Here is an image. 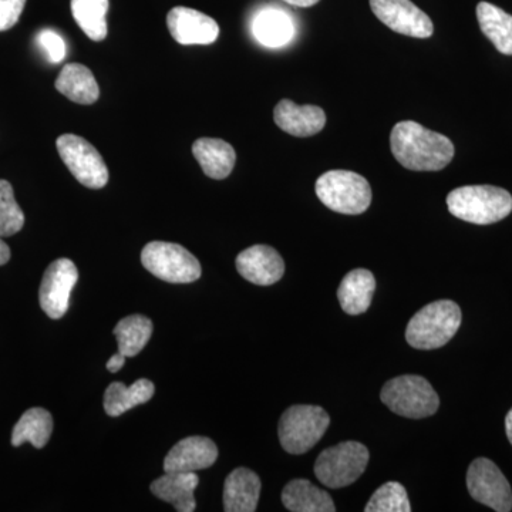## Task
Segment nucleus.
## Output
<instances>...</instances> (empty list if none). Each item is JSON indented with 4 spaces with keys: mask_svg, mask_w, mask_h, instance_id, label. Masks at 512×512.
I'll return each mask as SVG.
<instances>
[{
    "mask_svg": "<svg viewBox=\"0 0 512 512\" xmlns=\"http://www.w3.org/2000/svg\"><path fill=\"white\" fill-rule=\"evenodd\" d=\"M376 18L400 35L429 39L434 25L429 16L410 0H370Z\"/></svg>",
    "mask_w": 512,
    "mask_h": 512,
    "instance_id": "12",
    "label": "nucleus"
},
{
    "mask_svg": "<svg viewBox=\"0 0 512 512\" xmlns=\"http://www.w3.org/2000/svg\"><path fill=\"white\" fill-rule=\"evenodd\" d=\"M37 40H39V45L45 50L50 62L60 63L66 57V43H64L60 35H57L55 30H42L39 36H37Z\"/></svg>",
    "mask_w": 512,
    "mask_h": 512,
    "instance_id": "31",
    "label": "nucleus"
},
{
    "mask_svg": "<svg viewBox=\"0 0 512 512\" xmlns=\"http://www.w3.org/2000/svg\"><path fill=\"white\" fill-rule=\"evenodd\" d=\"M376 291V279L367 269H355L342 279L338 298L348 315H360L370 308Z\"/></svg>",
    "mask_w": 512,
    "mask_h": 512,
    "instance_id": "20",
    "label": "nucleus"
},
{
    "mask_svg": "<svg viewBox=\"0 0 512 512\" xmlns=\"http://www.w3.org/2000/svg\"><path fill=\"white\" fill-rule=\"evenodd\" d=\"M252 32L261 45L281 47L292 39L295 28L286 13L278 9H266L254 19Z\"/></svg>",
    "mask_w": 512,
    "mask_h": 512,
    "instance_id": "25",
    "label": "nucleus"
},
{
    "mask_svg": "<svg viewBox=\"0 0 512 512\" xmlns=\"http://www.w3.org/2000/svg\"><path fill=\"white\" fill-rule=\"evenodd\" d=\"M154 392L156 387L147 379L137 380L131 386H124L120 382L111 383L104 393V410L111 417H119L140 404L150 402Z\"/></svg>",
    "mask_w": 512,
    "mask_h": 512,
    "instance_id": "24",
    "label": "nucleus"
},
{
    "mask_svg": "<svg viewBox=\"0 0 512 512\" xmlns=\"http://www.w3.org/2000/svg\"><path fill=\"white\" fill-rule=\"evenodd\" d=\"M52 431V414L42 407H33L20 417L13 429L12 444L19 447L23 443H30L33 447L43 448L52 436Z\"/></svg>",
    "mask_w": 512,
    "mask_h": 512,
    "instance_id": "26",
    "label": "nucleus"
},
{
    "mask_svg": "<svg viewBox=\"0 0 512 512\" xmlns=\"http://www.w3.org/2000/svg\"><path fill=\"white\" fill-rule=\"evenodd\" d=\"M55 87L74 103L93 104L100 96L99 84L93 73L79 63L66 64L56 79Z\"/></svg>",
    "mask_w": 512,
    "mask_h": 512,
    "instance_id": "21",
    "label": "nucleus"
},
{
    "mask_svg": "<svg viewBox=\"0 0 512 512\" xmlns=\"http://www.w3.org/2000/svg\"><path fill=\"white\" fill-rule=\"evenodd\" d=\"M218 448L208 437L192 436L171 448L164 460L165 473H195L214 466Z\"/></svg>",
    "mask_w": 512,
    "mask_h": 512,
    "instance_id": "15",
    "label": "nucleus"
},
{
    "mask_svg": "<svg viewBox=\"0 0 512 512\" xmlns=\"http://www.w3.org/2000/svg\"><path fill=\"white\" fill-rule=\"evenodd\" d=\"M366 512H410L409 495L406 488L396 481L383 484L377 488L365 507Z\"/></svg>",
    "mask_w": 512,
    "mask_h": 512,
    "instance_id": "29",
    "label": "nucleus"
},
{
    "mask_svg": "<svg viewBox=\"0 0 512 512\" xmlns=\"http://www.w3.org/2000/svg\"><path fill=\"white\" fill-rule=\"evenodd\" d=\"M467 488L477 503L498 512L512 510V490L500 468L488 458H477L468 467Z\"/></svg>",
    "mask_w": 512,
    "mask_h": 512,
    "instance_id": "10",
    "label": "nucleus"
},
{
    "mask_svg": "<svg viewBox=\"0 0 512 512\" xmlns=\"http://www.w3.org/2000/svg\"><path fill=\"white\" fill-rule=\"evenodd\" d=\"M56 146L64 165L80 184L92 190L106 187L109 168L89 141L74 134H63L57 138Z\"/></svg>",
    "mask_w": 512,
    "mask_h": 512,
    "instance_id": "9",
    "label": "nucleus"
},
{
    "mask_svg": "<svg viewBox=\"0 0 512 512\" xmlns=\"http://www.w3.org/2000/svg\"><path fill=\"white\" fill-rule=\"evenodd\" d=\"M448 211L470 224L490 225L512 212V195L494 185H466L447 195Z\"/></svg>",
    "mask_w": 512,
    "mask_h": 512,
    "instance_id": "2",
    "label": "nucleus"
},
{
    "mask_svg": "<svg viewBox=\"0 0 512 512\" xmlns=\"http://www.w3.org/2000/svg\"><path fill=\"white\" fill-rule=\"evenodd\" d=\"M505 431H507V437L512 446V409L508 412L507 417H505Z\"/></svg>",
    "mask_w": 512,
    "mask_h": 512,
    "instance_id": "36",
    "label": "nucleus"
},
{
    "mask_svg": "<svg viewBox=\"0 0 512 512\" xmlns=\"http://www.w3.org/2000/svg\"><path fill=\"white\" fill-rule=\"evenodd\" d=\"M315 190L320 202L339 214H363L372 204L369 181L353 171H328L320 175Z\"/></svg>",
    "mask_w": 512,
    "mask_h": 512,
    "instance_id": "4",
    "label": "nucleus"
},
{
    "mask_svg": "<svg viewBox=\"0 0 512 512\" xmlns=\"http://www.w3.org/2000/svg\"><path fill=\"white\" fill-rule=\"evenodd\" d=\"M167 26L175 42L185 46L211 45L220 35V26L214 19L184 6L168 12Z\"/></svg>",
    "mask_w": 512,
    "mask_h": 512,
    "instance_id": "13",
    "label": "nucleus"
},
{
    "mask_svg": "<svg viewBox=\"0 0 512 512\" xmlns=\"http://www.w3.org/2000/svg\"><path fill=\"white\" fill-rule=\"evenodd\" d=\"M329 424V414L322 407L296 404L282 414L279 441L289 454L306 453L319 443Z\"/></svg>",
    "mask_w": 512,
    "mask_h": 512,
    "instance_id": "6",
    "label": "nucleus"
},
{
    "mask_svg": "<svg viewBox=\"0 0 512 512\" xmlns=\"http://www.w3.org/2000/svg\"><path fill=\"white\" fill-rule=\"evenodd\" d=\"M79 281V271L73 261L60 258L52 262L40 285V306L52 319L63 318L70 305V295Z\"/></svg>",
    "mask_w": 512,
    "mask_h": 512,
    "instance_id": "11",
    "label": "nucleus"
},
{
    "mask_svg": "<svg viewBox=\"0 0 512 512\" xmlns=\"http://www.w3.org/2000/svg\"><path fill=\"white\" fill-rule=\"evenodd\" d=\"M284 2L292 6H298V8H311V6L319 3L320 0H284Z\"/></svg>",
    "mask_w": 512,
    "mask_h": 512,
    "instance_id": "35",
    "label": "nucleus"
},
{
    "mask_svg": "<svg viewBox=\"0 0 512 512\" xmlns=\"http://www.w3.org/2000/svg\"><path fill=\"white\" fill-rule=\"evenodd\" d=\"M126 359V356L121 355L120 352H117L116 355L111 356L109 362H107V370H109L110 373L119 372L121 367L124 366V363H126Z\"/></svg>",
    "mask_w": 512,
    "mask_h": 512,
    "instance_id": "33",
    "label": "nucleus"
},
{
    "mask_svg": "<svg viewBox=\"0 0 512 512\" xmlns=\"http://www.w3.org/2000/svg\"><path fill=\"white\" fill-rule=\"evenodd\" d=\"M192 154L202 171L214 180H224L234 170L237 153L234 147L220 138H198L192 146Z\"/></svg>",
    "mask_w": 512,
    "mask_h": 512,
    "instance_id": "18",
    "label": "nucleus"
},
{
    "mask_svg": "<svg viewBox=\"0 0 512 512\" xmlns=\"http://www.w3.org/2000/svg\"><path fill=\"white\" fill-rule=\"evenodd\" d=\"M390 148L394 158L412 171H440L454 158V144L416 121H402L393 127Z\"/></svg>",
    "mask_w": 512,
    "mask_h": 512,
    "instance_id": "1",
    "label": "nucleus"
},
{
    "mask_svg": "<svg viewBox=\"0 0 512 512\" xmlns=\"http://www.w3.org/2000/svg\"><path fill=\"white\" fill-rule=\"evenodd\" d=\"M382 402L399 416L407 419H426L439 410V394L424 377L404 375L384 384Z\"/></svg>",
    "mask_w": 512,
    "mask_h": 512,
    "instance_id": "5",
    "label": "nucleus"
},
{
    "mask_svg": "<svg viewBox=\"0 0 512 512\" xmlns=\"http://www.w3.org/2000/svg\"><path fill=\"white\" fill-rule=\"evenodd\" d=\"M119 352L126 357L137 356L153 335V322L143 315H131L121 319L114 328Z\"/></svg>",
    "mask_w": 512,
    "mask_h": 512,
    "instance_id": "27",
    "label": "nucleus"
},
{
    "mask_svg": "<svg viewBox=\"0 0 512 512\" xmlns=\"http://www.w3.org/2000/svg\"><path fill=\"white\" fill-rule=\"evenodd\" d=\"M141 262L150 274L170 284H191L201 276L200 261L173 242H150L141 252Z\"/></svg>",
    "mask_w": 512,
    "mask_h": 512,
    "instance_id": "8",
    "label": "nucleus"
},
{
    "mask_svg": "<svg viewBox=\"0 0 512 512\" xmlns=\"http://www.w3.org/2000/svg\"><path fill=\"white\" fill-rule=\"evenodd\" d=\"M282 503L292 512H335L332 497L311 481L292 480L282 491Z\"/></svg>",
    "mask_w": 512,
    "mask_h": 512,
    "instance_id": "22",
    "label": "nucleus"
},
{
    "mask_svg": "<svg viewBox=\"0 0 512 512\" xmlns=\"http://www.w3.org/2000/svg\"><path fill=\"white\" fill-rule=\"evenodd\" d=\"M477 20L481 32L490 40L498 52L512 56V16L493 3L477 5Z\"/></svg>",
    "mask_w": 512,
    "mask_h": 512,
    "instance_id": "23",
    "label": "nucleus"
},
{
    "mask_svg": "<svg viewBox=\"0 0 512 512\" xmlns=\"http://www.w3.org/2000/svg\"><path fill=\"white\" fill-rule=\"evenodd\" d=\"M10 259V249L8 245H6V242L2 241V238H0V266L8 264Z\"/></svg>",
    "mask_w": 512,
    "mask_h": 512,
    "instance_id": "34",
    "label": "nucleus"
},
{
    "mask_svg": "<svg viewBox=\"0 0 512 512\" xmlns=\"http://www.w3.org/2000/svg\"><path fill=\"white\" fill-rule=\"evenodd\" d=\"M109 0H72L73 18L79 28L94 42L106 39Z\"/></svg>",
    "mask_w": 512,
    "mask_h": 512,
    "instance_id": "28",
    "label": "nucleus"
},
{
    "mask_svg": "<svg viewBox=\"0 0 512 512\" xmlns=\"http://www.w3.org/2000/svg\"><path fill=\"white\" fill-rule=\"evenodd\" d=\"M237 269L251 284L271 286L281 281L285 262L279 252L268 245H254L237 256Z\"/></svg>",
    "mask_w": 512,
    "mask_h": 512,
    "instance_id": "14",
    "label": "nucleus"
},
{
    "mask_svg": "<svg viewBox=\"0 0 512 512\" xmlns=\"http://www.w3.org/2000/svg\"><path fill=\"white\" fill-rule=\"evenodd\" d=\"M25 225V214L15 200V192L8 181L0 180V238L18 234Z\"/></svg>",
    "mask_w": 512,
    "mask_h": 512,
    "instance_id": "30",
    "label": "nucleus"
},
{
    "mask_svg": "<svg viewBox=\"0 0 512 512\" xmlns=\"http://www.w3.org/2000/svg\"><path fill=\"white\" fill-rule=\"evenodd\" d=\"M461 309L456 302H431L410 319L406 340L414 349L443 348L456 336L461 325Z\"/></svg>",
    "mask_w": 512,
    "mask_h": 512,
    "instance_id": "3",
    "label": "nucleus"
},
{
    "mask_svg": "<svg viewBox=\"0 0 512 512\" xmlns=\"http://www.w3.org/2000/svg\"><path fill=\"white\" fill-rule=\"evenodd\" d=\"M26 0H0V32L12 29L19 22Z\"/></svg>",
    "mask_w": 512,
    "mask_h": 512,
    "instance_id": "32",
    "label": "nucleus"
},
{
    "mask_svg": "<svg viewBox=\"0 0 512 512\" xmlns=\"http://www.w3.org/2000/svg\"><path fill=\"white\" fill-rule=\"evenodd\" d=\"M261 478L248 468H237L224 484V510L227 512H254L261 495Z\"/></svg>",
    "mask_w": 512,
    "mask_h": 512,
    "instance_id": "17",
    "label": "nucleus"
},
{
    "mask_svg": "<svg viewBox=\"0 0 512 512\" xmlns=\"http://www.w3.org/2000/svg\"><path fill=\"white\" fill-rule=\"evenodd\" d=\"M276 126L295 137H312L326 124V114L318 106H298L292 100H281L274 110Z\"/></svg>",
    "mask_w": 512,
    "mask_h": 512,
    "instance_id": "16",
    "label": "nucleus"
},
{
    "mask_svg": "<svg viewBox=\"0 0 512 512\" xmlns=\"http://www.w3.org/2000/svg\"><path fill=\"white\" fill-rule=\"evenodd\" d=\"M369 450L359 441H345L326 448L315 464V476L329 488H342L355 483L365 473Z\"/></svg>",
    "mask_w": 512,
    "mask_h": 512,
    "instance_id": "7",
    "label": "nucleus"
},
{
    "mask_svg": "<svg viewBox=\"0 0 512 512\" xmlns=\"http://www.w3.org/2000/svg\"><path fill=\"white\" fill-rule=\"evenodd\" d=\"M200 478L195 473H165L151 484V493L165 503L174 505L178 512L195 511V488Z\"/></svg>",
    "mask_w": 512,
    "mask_h": 512,
    "instance_id": "19",
    "label": "nucleus"
}]
</instances>
